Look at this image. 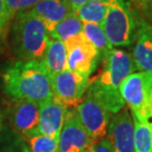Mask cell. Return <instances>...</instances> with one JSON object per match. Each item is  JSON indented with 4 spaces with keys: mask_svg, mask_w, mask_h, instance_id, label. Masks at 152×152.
<instances>
[{
    "mask_svg": "<svg viewBox=\"0 0 152 152\" xmlns=\"http://www.w3.org/2000/svg\"><path fill=\"white\" fill-rule=\"evenodd\" d=\"M110 0H87L76 12L82 22L102 25L107 13Z\"/></svg>",
    "mask_w": 152,
    "mask_h": 152,
    "instance_id": "obj_17",
    "label": "cell"
},
{
    "mask_svg": "<svg viewBox=\"0 0 152 152\" xmlns=\"http://www.w3.org/2000/svg\"><path fill=\"white\" fill-rule=\"evenodd\" d=\"M15 16L10 39L14 53L21 60H41L50 41L45 24L31 10Z\"/></svg>",
    "mask_w": 152,
    "mask_h": 152,
    "instance_id": "obj_3",
    "label": "cell"
},
{
    "mask_svg": "<svg viewBox=\"0 0 152 152\" xmlns=\"http://www.w3.org/2000/svg\"><path fill=\"white\" fill-rule=\"evenodd\" d=\"M129 4L133 11L140 13V18L151 24L152 20V0H129Z\"/></svg>",
    "mask_w": 152,
    "mask_h": 152,
    "instance_id": "obj_21",
    "label": "cell"
},
{
    "mask_svg": "<svg viewBox=\"0 0 152 152\" xmlns=\"http://www.w3.org/2000/svg\"><path fill=\"white\" fill-rule=\"evenodd\" d=\"M29 142L32 152H56L58 138L39 134L30 138Z\"/></svg>",
    "mask_w": 152,
    "mask_h": 152,
    "instance_id": "obj_20",
    "label": "cell"
},
{
    "mask_svg": "<svg viewBox=\"0 0 152 152\" xmlns=\"http://www.w3.org/2000/svg\"><path fill=\"white\" fill-rule=\"evenodd\" d=\"M82 33L88 41L99 50L102 56L114 48L109 42L102 25L100 24L84 22Z\"/></svg>",
    "mask_w": 152,
    "mask_h": 152,
    "instance_id": "obj_18",
    "label": "cell"
},
{
    "mask_svg": "<svg viewBox=\"0 0 152 152\" xmlns=\"http://www.w3.org/2000/svg\"><path fill=\"white\" fill-rule=\"evenodd\" d=\"M82 30H83V22L75 12H72L62 21H60L53 31L48 33V35L50 39H58L65 42L69 39L81 34Z\"/></svg>",
    "mask_w": 152,
    "mask_h": 152,
    "instance_id": "obj_16",
    "label": "cell"
},
{
    "mask_svg": "<svg viewBox=\"0 0 152 152\" xmlns=\"http://www.w3.org/2000/svg\"><path fill=\"white\" fill-rule=\"evenodd\" d=\"M23 152H30L29 149L26 146H23Z\"/></svg>",
    "mask_w": 152,
    "mask_h": 152,
    "instance_id": "obj_28",
    "label": "cell"
},
{
    "mask_svg": "<svg viewBox=\"0 0 152 152\" xmlns=\"http://www.w3.org/2000/svg\"><path fill=\"white\" fill-rule=\"evenodd\" d=\"M13 127L22 135L33 137L39 134V105L28 100H14L8 110Z\"/></svg>",
    "mask_w": 152,
    "mask_h": 152,
    "instance_id": "obj_10",
    "label": "cell"
},
{
    "mask_svg": "<svg viewBox=\"0 0 152 152\" xmlns=\"http://www.w3.org/2000/svg\"><path fill=\"white\" fill-rule=\"evenodd\" d=\"M133 141L135 152H152V124L133 120Z\"/></svg>",
    "mask_w": 152,
    "mask_h": 152,
    "instance_id": "obj_19",
    "label": "cell"
},
{
    "mask_svg": "<svg viewBox=\"0 0 152 152\" xmlns=\"http://www.w3.org/2000/svg\"><path fill=\"white\" fill-rule=\"evenodd\" d=\"M67 108L54 98L39 104V134L58 138Z\"/></svg>",
    "mask_w": 152,
    "mask_h": 152,
    "instance_id": "obj_13",
    "label": "cell"
},
{
    "mask_svg": "<svg viewBox=\"0 0 152 152\" xmlns=\"http://www.w3.org/2000/svg\"><path fill=\"white\" fill-rule=\"evenodd\" d=\"M0 152H18V150L16 149H13L12 147H7V148H5V149H2Z\"/></svg>",
    "mask_w": 152,
    "mask_h": 152,
    "instance_id": "obj_26",
    "label": "cell"
},
{
    "mask_svg": "<svg viewBox=\"0 0 152 152\" xmlns=\"http://www.w3.org/2000/svg\"><path fill=\"white\" fill-rule=\"evenodd\" d=\"M120 92L133 120L152 124V73L133 72L121 83Z\"/></svg>",
    "mask_w": 152,
    "mask_h": 152,
    "instance_id": "obj_4",
    "label": "cell"
},
{
    "mask_svg": "<svg viewBox=\"0 0 152 152\" xmlns=\"http://www.w3.org/2000/svg\"><path fill=\"white\" fill-rule=\"evenodd\" d=\"M67 51V68L89 78L94 72L101 53L83 35V33L64 42Z\"/></svg>",
    "mask_w": 152,
    "mask_h": 152,
    "instance_id": "obj_7",
    "label": "cell"
},
{
    "mask_svg": "<svg viewBox=\"0 0 152 152\" xmlns=\"http://www.w3.org/2000/svg\"><path fill=\"white\" fill-rule=\"evenodd\" d=\"M94 143L80 123L76 109L66 112L65 120L58 136L56 152H82Z\"/></svg>",
    "mask_w": 152,
    "mask_h": 152,
    "instance_id": "obj_9",
    "label": "cell"
},
{
    "mask_svg": "<svg viewBox=\"0 0 152 152\" xmlns=\"http://www.w3.org/2000/svg\"><path fill=\"white\" fill-rule=\"evenodd\" d=\"M30 10L45 24L48 33L73 12L65 0H39Z\"/></svg>",
    "mask_w": 152,
    "mask_h": 152,
    "instance_id": "obj_14",
    "label": "cell"
},
{
    "mask_svg": "<svg viewBox=\"0 0 152 152\" xmlns=\"http://www.w3.org/2000/svg\"><path fill=\"white\" fill-rule=\"evenodd\" d=\"M109 139L115 152H135L133 141V121L126 108L115 114L109 124Z\"/></svg>",
    "mask_w": 152,
    "mask_h": 152,
    "instance_id": "obj_11",
    "label": "cell"
},
{
    "mask_svg": "<svg viewBox=\"0 0 152 152\" xmlns=\"http://www.w3.org/2000/svg\"><path fill=\"white\" fill-rule=\"evenodd\" d=\"M4 91L14 100L42 104L53 98L50 75L42 60H19L4 73Z\"/></svg>",
    "mask_w": 152,
    "mask_h": 152,
    "instance_id": "obj_2",
    "label": "cell"
},
{
    "mask_svg": "<svg viewBox=\"0 0 152 152\" xmlns=\"http://www.w3.org/2000/svg\"><path fill=\"white\" fill-rule=\"evenodd\" d=\"M75 109L80 123L94 142L106 136L110 124V113L95 97L86 92Z\"/></svg>",
    "mask_w": 152,
    "mask_h": 152,
    "instance_id": "obj_8",
    "label": "cell"
},
{
    "mask_svg": "<svg viewBox=\"0 0 152 152\" xmlns=\"http://www.w3.org/2000/svg\"><path fill=\"white\" fill-rule=\"evenodd\" d=\"M14 16L6 6L5 0H0V31L3 30Z\"/></svg>",
    "mask_w": 152,
    "mask_h": 152,
    "instance_id": "obj_24",
    "label": "cell"
},
{
    "mask_svg": "<svg viewBox=\"0 0 152 152\" xmlns=\"http://www.w3.org/2000/svg\"><path fill=\"white\" fill-rule=\"evenodd\" d=\"M39 0H5L6 6L10 13L15 16L17 13L30 10Z\"/></svg>",
    "mask_w": 152,
    "mask_h": 152,
    "instance_id": "obj_22",
    "label": "cell"
},
{
    "mask_svg": "<svg viewBox=\"0 0 152 152\" xmlns=\"http://www.w3.org/2000/svg\"><path fill=\"white\" fill-rule=\"evenodd\" d=\"M90 152H115L113 144L109 137H103L100 140L94 142L89 148Z\"/></svg>",
    "mask_w": 152,
    "mask_h": 152,
    "instance_id": "obj_23",
    "label": "cell"
},
{
    "mask_svg": "<svg viewBox=\"0 0 152 152\" xmlns=\"http://www.w3.org/2000/svg\"><path fill=\"white\" fill-rule=\"evenodd\" d=\"M102 27L112 47H129L134 42L137 19L126 0H110Z\"/></svg>",
    "mask_w": 152,
    "mask_h": 152,
    "instance_id": "obj_5",
    "label": "cell"
},
{
    "mask_svg": "<svg viewBox=\"0 0 152 152\" xmlns=\"http://www.w3.org/2000/svg\"><path fill=\"white\" fill-rule=\"evenodd\" d=\"M132 56L137 70L152 73V24L140 17L137 18Z\"/></svg>",
    "mask_w": 152,
    "mask_h": 152,
    "instance_id": "obj_12",
    "label": "cell"
},
{
    "mask_svg": "<svg viewBox=\"0 0 152 152\" xmlns=\"http://www.w3.org/2000/svg\"><path fill=\"white\" fill-rule=\"evenodd\" d=\"M86 1L87 0H65V2L70 6L72 11L75 12V13L79 10V8H80Z\"/></svg>",
    "mask_w": 152,
    "mask_h": 152,
    "instance_id": "obj_25",
    "label": "cell"
},
{
    "mask_svg": "<svg viewBox=\"0 0 152 152\" xmlns=\"http://www.w3.org/2000/svg\"><path fill=\"white\" fill-rule=\"evenodd\" d=\"M41 60L50 75L67 69V51L65 44L58 39L50 38L47 50Z\"/></svg>",
    "mask_w": 152,
    "mask_h": 152,
    "instance_id": "obj_15",
    "label": "cell"
},
{
    "mask_svg": "<svg viewBox=\"0 0 152 152\" xmlns=\"http://www.w3.org/2000/svg\"><path fill=\"white\" fill-rule=\"evenodd\" d=\"M82 152H90L89 149H87V150H85V151H82Z\"/></svg>",
    "mask_w": 152,
    "mask_h": 152,
    "instance_id": "obj_29",
    "label": "cell"
},
{
    "mask_svg": "<svg viewBox=\"0 0 152 152\" xmlns=\"http://www.w3.org/2000/svg\"><path fill=\"white\" fill-rule=\"evenodd\" d=\"M2 124H3V118H2V114L0 112V130L2 129Z\"/></svg>",
    "mask_w": 152,
    "mask_h": 152,
    "instance_id": "obj_27",
    "label": "cell"
},
{
    "mask_svg": "<svg viewBox=\"0 0 152 152\" xmlns=\"http://www.w3.org/2000/svg\"><path fill=\"white\" fill-rule=\"evenodd\" d=\"M53 98L66 108L77 107L89 86V78L65 69L50 75Z\"/></svg>",
    "mask_w": 152,
    "mask_h": 152,
    "instance_id": "obj_6",
    "label": "cell"
},
{
    "mask_svg": "<svg viewBox=\"0 0 152 152\" xmlns=\"http://www.w3.org/2000/svg\"><path fill=\"white\" fill-rule=\"evenodd\" d=\"M104 66L100 73L89 81L86 92L94 96L110 114H117L126 107L120 87L127 76L136 69L132 56L118 48H113L103 56Z\"/></svg>",
    "mask_w": 152,
    "mask_h": 152,
    "instance_id": "obj_1",
    "label": "cell"
}]
</instances>
